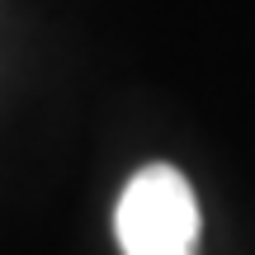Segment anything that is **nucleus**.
<instances>
[{
	"label": "nucleus",
	"instance_id": "nucleus-1",
	"mask_svg": "<svg viewBox=\"0 0 255 255\" xmlns=\"http://www.w3.org/2000/svg\"><path fill=\"white\" fill-rule=\"evenodd\" d=\"M123 255H199V203L175 165H142L114 208Z\"/></svg>",
	"mask_w": 255,
	"mask_h": 255
}]
</instances>
